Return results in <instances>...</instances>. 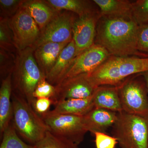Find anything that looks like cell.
Returning a JSON list of instances; mask_svg holds the SVG:
<instances>
[{
	"label": "cell",
	"mask_w": 148,
	"mask_h": 148,
	"mask_svg": "<svg viewBox=\"0 0 148 148\" xmlns=\"http://www.w3.org/2000/svg\"><path fill=\"white\" fill-rule=\"evenodd\" d=\"M101 16L132 19V2L125 0H93Z\"/></svg>",
	"instance_id": "20"
},
{
	"label": "cell",
	"mask_w": 148,
	"mask_h": 148,
	"mask_svg": "<svg viewBox=\"0 0 148 148\" xmlns=\"http://www.w3.org/2000/svg\"><path fill=\"white\" fill-rule=\"evenodd\" d=\"M24 0H0L1 17L9 19L21 8Z\"/></svg>",
	"instance_id": "26"
},
{
	"label": "cell",
	"mask_w": 148,
	"mask_h": 148,
	"mask_svg": "<svg viewBox=\"0 0 148 148\" xmlns=\"http://www.w3.org/2000/svg\"><path fill=\"white\" fill-rule=\"evenodd\" d=\"M75 45L73 39L62 51L53 68L47 76L48 82L55 86L61 81L75 57Z\"/></svg>",
	"instance_id": "17"
},
{
	"label": "cell",
	"mask_w": 148,
	"mask_h": 148,
	"mask_svg": "<svg viewBox=\"0 0 148 148\" xmlns=\"http://www.w3.org/2000/svg\"><path fill=\"white\" fill-rule=\"evenodd\" d=\"M45 2L57 11L71 12L78 16L97 12L92 2L85 0H45Z\"/></svg>",
	"instance_id": "21"
},
{
	"label": "cell",
	"mask_w": 148,
	"mask_h": 148,
	"mask_svg": "<svg viewBox=\"0 0 148 148\" xmlns=\"http://www.w3.org/2000/svg\"><path fill=\"white\" fill-rule=\"evenodd\" d=\"M17 51L32 47L38 38L40 29L34 20L21 6L17 13L8 19Z\"/></svg>",
	"instance_id": "9"
},
{
	"label": "cell",
	"mask_w": 148,
	"mask_h": 148,
	"mask_svg": "<svg viewBox=\"0 0 148 148\" xmlns=\"http://www.w3.org/2000/svg\"><path fill=\"white\" fill-rule=\"evenodd\" d=\"M78 16L71 12H58L52 20L40 30L38 40L32 48L34 50L47 42L69 43L73 39V27Z\"/></svg>",
	"instance_id": "8"
},
{
	"label": "cell",
	"mask_w": 148,
	"mask_h": 148,
	"mask_svg": "<svg viewBox=\"0 0 148 148\" xmlns=\"http://www.w3.org/2000/svg\"><path fill=\"white\" fill-rule=\"evenodd\" d=\"M12 73L3 79L0 88V133L1 136L12 119L13 115Z\"/></svg>",
	"instance_id": "15"
},
{
	"label": "cell",
	"mask_w": 148,
	"mask_h": 148,
	"mask_svg": "<svg viewBox=\"0 0 148 148\" xmlns=\"http://www.w3.org/2000/svg\"><path fill=\"white\" fill-rule=\"evenodd\" d=\"M53 105V102L50 98H35L32 107L40 116H42L49 112L51 106Z\"/></svg>",
	"instance_id": "30"
},
{
	"label": "cell",
	"mask_w": 148,
	"mask_h": 148,
	"mask_svg": "<svg viewBox=\"0 0 148 148\" xmlns=\"http://www.w3.org/2000/svg\"><path fill=\"white\" fill-rule=\"evenodd\" d=\"M132 17L139 26L148 24V0L132 2Z\"/></svg>",
	"instance_id": "25"
},
{
	"label": "cell",
	"mask_w": 148,
	"mask_h": 148,
	"mask_svg": "<svg viewBox=\"0 0 148 148\" xmlns=\"http://www.w3.org/2000/svg\"><path fill=\"white\" fill-rule=\"evenodd\" d=\"M55 94L51 98L53 105L66 99L90 98L97 88L91 82L88 74L66 79L55 86Z\"/></svg>",
	"instance_id": "10"
},
{
	"label": "cell",
	"mask_w": 148,
	"mask_h": 148,
	"mask_svg": "<svg viewBox=\"0 0 148 148\" xmlns=\"http://www.w3.org/2000/svg\"><path fill=\"white\" fill-rule=\"evenodd\" d=\"M12 101L13 115L11 123L24 140L34 145L44 138L48 130L47 126L27 100L13 91Z\"/></svg>",
	"instance_id": "4"
},
{
	"label": "cell",
	"mask_w": 148,
	"mask_h": 148,
	"mask_svg": "<svg viewBox=\"0 0 148 148\" xmlns=\"http://www.w3.org/2000/svg\"><path fill=\"white\" fill-rule=\"evenodd\" d=\"M8 19L3 17L0 18V48L12 52L16 49Z\"/></svg>",
	"instance_id": "24"
},
{
	"label": "cell",
	"mask_w": 148,
	"mask_h": 148,
	"mask_svg": "<svg viewBox=\"0 0 148 148\" xmlns=\"http://www.w3.org/2000/svg\"><path fill=\"white\" fill-rule=\"evenodd\" d=\"M1 136L2 140L0 148H35L34 145H28L21 140L11 122Z\"/></svg>",
	"instance_id": "22"
},
{
	"label": "cell",
	"mask_w": 148,
	"mask_h": 148,
	"mask_svg": "<svg viewBox=\"0 0 148 148\" xmlns=\"http://www.w3.org/2000/svg\"><path fill=\"white\" fill-rule=\"evenodd\" d=\"M34 51L32 48L28 47L17 51L12 72V89L32 106L37 85L41 80L46 78L35 60Z\"/></svg>",
	"instance_id": "3"
},
{
	"label": "cell",
	"mask_w": 148,
	"mask_h": 148,
	"mask_svg": "<svg viewBox=\"0 0 148 148\" xmlns=\"http://www.w3.org/2000/svg\"><path fill=\"white\" fill-rule=\"evenodd\" d=\"M22 7L34 20L40 31L60 11L56 10L44 1L41 0H24Z\"/></svg>",
	"instance_id": "18"
},
{
	"label": "cell",
	"mask_w": 148,
	"mask_h": 148,
	"mask_svg": "<svg viewBox=\"0 0 148 148\" xmlns=\"http://www.w3.org/2000/svg\"><path fill=\"white\" fill-rule=\"evenodd\" d=\"M51 113L84 116L94 108L92 96L84 99H69L57 102Z\"/></svg>",
	"instance_id": "19"
},
{
	"label": "cell",
	"mask_w": 148,
	"mask_h": 148,
	"mask_svg": "<svg viewBox=\"0 0 148 148\" xmlns=\"http://www.w3.org/2000/svg\"><path fill=\"white\" fill-rule=\"evenodd\" d=\"M137 49L139 51L148 53V24L139 26Z\"/></svg>",
	"instance_id": "31"
},
{
	"label": "cell",
	"mask_w": 148,
	"mask_h": 148,
	"mask_svg": "<svg viewBox=\"0 0 148 148\" xmlns=\"http://www.w3.org/2000/svg\"><path fill=\"white\" fill-rule=\"evenodd\" d=\"M118 113L101 108H94L83 116L84 121L88 131L106 133V130L113 126L116 122Z\"/></svg>",
	"instance_id": "13"
},
{
	"label": "cell",
	"mask_w": 148,
	"mask_h": 148,
	"mask_svg": "<svg viewBox=\"0 0 148 148\" xmlns=\"http://www.w3.org/2000/svg\"><path fill=\"white\" fill-rule=\"evenodd\" d=\"M118 86L123 111L148 118L147 89L143 75L126 79Z\"/></svg>",
	"instance_id": "7"
},
{
	"label": "cell",
	"mask_w": 148,
	"mask_h": 148,
	"mask_svg": "<svg viewBox=\"0 0 148 148\" xmlns=\"http://www.w3.org/2000/svg\"><path fill=\"white\" fill-rule=\"evenodd\" d=\"M101 18L96 28L95 44L105 48L111 56L125 57L139 53L137 49L139 26L133 19Z\"/></svg>",
	"instance_id": "1"
},
{
	"label": "cell",
	"mask_w": 148,
	"mask_h": 148,
	"mask_svg": "<svg viewBox=\"0 0 148 148\" xmlns=\"http://www.w3.org/2000/svg\"><path fill=\"white\" fill-rule=\"evenodd\" d=\"M34 146L35 148H78L76 144L53 135L48 130Z\"/></svg>",
	"instance_id": "23"
},
{
	"label": "cell",
	"mask_w": 148,
	"mask_h": 148,
	"mask_svg": "<svg viewBox=\"0 0 148 148\" xmlns=\"http://www.w3.org/2000/svg\"><path fill=\"white\" fill-rule=\"evenodd\" d=\"M16 57L12 52L0 48V64L1 75L5 74L6 76L12 73L15 65Z\"/></svg>",
	"instance_id": "27"
},
{
	"label": "cell",
	"mask_w": 148,
	"mask_h": 148,
	"mask_svg": "<svg viewBox=\"0 0 148 148\" xmlns=\"http://www.w3.org/2000/svg\"><path fill=\"white\" fill-rule=\"evenodd\" d=\"M113 137L121 148H148V118L127 113H118L113 126Z\"/></svg>",
	"instance_id": "5"
},
{
	"label": "cell",
	"mask_w": 148,
	"mask_h": 148,
	"mask_svg": "<svg viewBox=\"0 0 148 148\" xmlns=\"http://www.w3.org/2000/svg\"><path fill=\"white\" fill-rule=\"evenodd\" d=\"M101 17L100 12L78 16L73 27V40L76 47L75 57L94 44L96 28Z\"/></svg>",
	"instance_id": "12"
},
{
	"label": "cell",
	"mask_w": 148,
	"mask_h": 148,
	"mask_svg": "<svg viewBox=\"0 0 148 148\" xmlns=\"http://www.w3.org/2000/svg\"><path fill=\"white\" fill-rule=\"evenodd\" d=\"M93 134L95 135L96 148H115L118 144L116 138L105 132H95Z\"/></svg>",
	"instance_id": "29"
},
{
	"label": "cell",
	"mask_w": 148,
	"mask_h": 148,
	"mask_svg": "<svg viewBox=\"0 0 148 148\" xmlns=\"http://www.w3.org/2000/svg\"><path fill=\"white\" fill-rule=\"evenodd\" d=\"M143 75L145 81L146 85H147V89L148 94V71L145 72L141 74Z\"/></svg>",
	"instance_id": "32"
},
{
	"label": "cell",
	"mask_w": 148,
	"mask_h": 148,
	"mask_svg": "<svg viewBox=\"0 0 148 148\" xmlns=\"http://www.w3.org/2000/svg\"><path fill=\"white\" fill-rule=\"evenodd\" d=\"M48 130L53 135L66 139L78 146L88 131L83 116L68 114H56L48 112L41 116Z\"/></svg>",
	"instance_id": "6"
},
{
	"label": "cell",
	"mask_w": 148,
	"mask_h": 148,
	"mask_svg": "<svg viewBox=\"0 0 148 148\" xmlns=\"http://www.w3.org/2000/svg\"><path fill=\"white\" fill-rule=\"evenodd\" d=\"M94 107L116 113L123 111L118 86H103L95 89L92 96Z\"/></svg>",
	"instance_id": "16"
},
{
	"label": "cell",
	"mask_w": 148,
	"mask_h": 148,
	"mask_svg": "<svg viewBox=\"0 0 148 148\" xmlns=\"http://www.w3.org/2000/svg\"><path fill=\"white\" fill-rule=\"evenodd\" d=\"M110 56L105 48L94 43L74 58L60 82L66 79L81 74L90 73Z\"/></svg>",
	"instance_id": "11"
},
{
	"label": "cell",
	"mask_w": 148,
	"mask_h": 148,
	"mask_svg": "<svg viewBox=\"0 0 148 148\" xmlns=\"http://www.w3.org/2000/svg\"><path fill=\"white\" fill-rule=\"evenodd\" d=\"M55 92L54 86L48 82L46 78L39 82L34 92V97L38 98H52Z\"/></svg>",
	"instance_id": "28"
},
{
	"label": "cell",
	"mask_w": 148,
	"mask_h": 148,
	"mask_svg": "<svg viewBox=\"0 0 148 148\" xmlns=\"http://www.w3.org/2000/svg\"><path fill=\"white\" fill-rule=\"evenodd\" d=\"M148 71V57L144 58L111 56L97 69L88 74L96 88L118 86L132 75Z\"/></svg>",
	"instance_id": "2"
},
{
	"label": "cell",
	"mask_w": 148,
	"mask_h": 148,
	"mask_svg": "<svg viewBox=\"0 0 148 148\" xmlns=\"http://www.w3.org/2000/svg\"><path fill=\"white\" fill-rule=\"evenodd\" d=\"M69 44L47 42L40 46L34 51L35 60L46 77L62 51Z\"/></svg>",
	"instance_id": "14"
}]
</instances>
